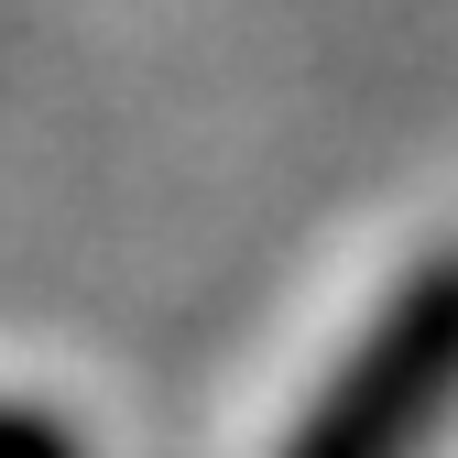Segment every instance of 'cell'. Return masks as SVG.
Wrapping results in <instances>:
<instances>
[{"label": "cell", "mask_w": 458, "mask_h": 458, "mask_svg": "<svg viewBox=\"0 0 458 458\" xmlns=\"http://www.w3.org/2000/svg\"><path fill=\"white\" fill-rule=\"evenodd\" d=\"M458 415V251H426L338 350L273 458H426Z\"/></svg>", "instance_id": "6da1fadb"}, {"label": "cell", "mask_w": 458, "mask_h": 458, "mask_svg": "<svg viewBox=\"0 0 458 458\" xmlns=\"http://www.w3.org/2000/svg\"><path fill=\"white\" fill-rule=\"evenodd\" d=\"M0 458H88V437L55 404H0Z\"/></svg>", "instance_id": "7a4b0ae2"}]
</instances>
